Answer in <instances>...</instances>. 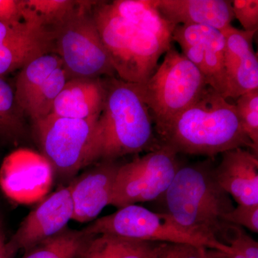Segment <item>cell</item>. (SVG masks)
I'll return each mask as SVG.
<instances>
[{"label":"cell","mask_w":258,"mask_h":258,"mask_svg":"<svg viewBox=\"0 0 258 258\" xmlns=\"http://www.w3.org/2000/svg\"><path fill=\"white\" fill-rule=\"evenodd\" d=\"M157 137L161 145L170 148L176 154L213 158L237 148H249L254 153L235 103L209 86L195 103Z\"/></svg>","instance_id":"6da1fadb"},{"label":"cell","mask_w":258,"mask_h":258,"mask_svg":"<svg viewBox=\"0 0 258 258\" xmlns=\"http://www.w3.org/2000/svg\"><path fill=\"white\" fill-rule=\"evenodd\" d=\"M24 117L14 88L0 76V138L10 143H18L25 134Z\"/></svg>","instance_id":"603a6c76"},{"label":"cell","mask_w":258,"mask_h":258,"mask_svg":"<svg viewBox=\"0 0 258 258\" xmlns=\"http://www.w3.org/2000/svg\"><path fill=\"white\" fill-rule=\"evenodd\" d=\"M120 164L101 161L70 184L74 205L72 220L91 222L109 205L115 176Z\"/></svg>","instance_id":"5bb4252c"},{"label":"cell","mask_w":258,"mask_h":258,"mask_svg":"<svg viewBox=\"0 0 258 258\" xmlns=\"http://www.w3.org/2000/svg\"><path fill=\"white\" fill-rule=\"evenodd\" d=\"M172 41L203 75L209 87L223 96L225 91V40L220 30L205 25H177Z\"/></svg>","instance_id":"7c38bea8"},{"label":"cell","mask_w":258,"mask_h":258,"mask_svg":"<svg viewBox=\"0 0 258 258\" xmlns=\"http://www.w3.org/2000/svg\"><path fill=\"white\" fill-rule=\"evenodd\" d=\"M52 33L42 34L0 46V76L22 69L29 62L50 52Z\"/></svg>","instance_id":"7402d4cb"},{"label":"cell","mask_w":258,"mask_h":258,"mask_svg":"<svg viewBox=\"0 0 258 258\" xmlns=\"http://www.w3.org/2000/svg\"><path fill=\"white\" fill-rule=\"evenodd\" d=\"M219 252L220 251L205 247H195V249L184 258H216Z\"/></svg>","instance_id":"d6a6232c"},{"label":"cell","mask_w":258,"mask_h":258,"mask_svg":"<svg viewBox=\"0 0 258 258\" xmlns=\"http://www.w3.org/2000/svg\"><path fill=\"white\" fill-rule=\"evenodd\" d=\"M214 169L217 182L237 205H258V157L253 152L237 148L222 153Z\"/></svg>","instance_id":"9a60e30c"},{"label":"cell","mask_w":258,"mask_h":258,"mask_svg":"<svg viewBox=\"0 0 258 258\" xmlns=\"http://www.w3.org/2000/svg\"><path fill=\"white\" fill-rule=\"evenodd\" d=\"M99 117L74 119L49 114L33 122L42 155L57 176L69 179L98 162Z\"/></svg>","instance_id":"52a82bcc"},{"label":"cell","mask_w":258,"mask_h":258,"mask_svg":"<svg viewBox=\"0 0 258 258\" xmlns=\"http://www.w3.org/2000/svg\"><path fill=\"white\" fill-rule=\"evenodd\" d=\"M106 99L98 124V158H118L161 147L142 85L105 77Z\"/></svg>","instance_id":"7a4b0ae2"},{"label":"cell","mask_w":258,"mask_h":258,"mask_svg":"<svg viewBox=\"0 0 258 258\" xmlns=\"http://www.w3.org/2000/svg\"><path fill=\"white\" fill-rule=\"evenodd\" d=\"M209 163L179 167L165 192L167 213L186 230L218 240L224 217L235 206ZM220 241V240H219Z\"/></svg>","instance_id":"3957f363"},{"label":"cell","mask_w":258,"mask_h":258,"mask_svg":"<svg viewBox=\"0 0 258 258\" xmlns=\"http://www.w3.org/2000/svg\"><path fill=\"white\" fill-rule=\"evenodd\" d=\"M111 5L115 14L134 26L154 34L167 43L172 42L176 26L161 16L152 0H115Z\"/></svg>","instance_id":"ac0fdd59"},{"label":"cell","mask_w":258,"mask_h":258,"mask_svg":"<svg viewBox=\"0 0 258 258\" xmlns=\"http://www.w3.org/2000/svg\"><path fill=\"white\" fill-rule=\"evenodd\" d=\"M6 239L0 223V258H10L6 248Z\"/></svg>","instance_id":"836d02e7"},{"label":"cell","mask_w":258,"mask_h":258,"mask_svg":"<svg viewBox=\"0 0 258 258\" xmlns=\"http://www.w3.org/2000/svg\"><path fill=\"white\" fill-rule=\"evenodd\" d=\"M177 154L160 147L120 164L115 176L109 205L120 209L152 201L165 194L180 167Z\"/></svg>","instance_id":"9c48e42d"},{"label":"cell","mask_w":258,"mask_h":258,"mask_svg":"<svg viewBox=\"0 0 258 258\" xmlns=\"http://www.w3.org/2000/svg\"><path fill=\"white\" fill-rule=\"evenodd\" d=\"M53 169L41 154L19 149L5 158L0 169V186L7 197L19 203H32L50 189Z\"/></svg>","instance_id":"8fae6325"},{"label":"cell","mask_w":258,"mask_h":258,"mask_svg":"<svg viewBox=\"0 0 258 258\" xmlns=\"http://www.w3.org/2000/svg\"><path fill=\"white\" fill-rule=\"evenodd\" d=\"M25 3L43 28L50 32L73 14L80 4L76 0H25Z\"/></svg>","instance_id":"d4e9b609"},{"label":"cell","mask_w":258,"mask_h":258,"mask_svg":"<svg viewBox=\"0 0 258 258\" xmlns=\"http://www.w3.org/2000/svg\"><path fill=\"white\" fill-rule=\"evenodd\" d=\"M96 235L86 227L78 230L66 227L25 252L21 258H81Z\"/></svg>","instance_id":"ffe728a7"},{"label":"cell","mask_w":258,"mask_h":258,"mask_svg":"<svg viewBox=\"0 0 258 258\" xmlns=\"http://www.w3.org/2000/svg\"><path fill=\"white\" fill-rule=\"evenodd\" d=\"M74 215L71 187L57 189L29 213L9 240L6 248L10 258L19 251H28L53 237L66 227Z\"/></svg>","instance_id":"30bf717a"},{"label":"cell","mask_w":258,"mask_h":258,"mask_svg":"<svg viewBox=\"0 0 258 258\" xmlns=\"http://www.w3.org/2000/svg\"><path fill=\"white\" fill-rule=\"evenodd\" d=\"M162 243L100 234L90 242L81 258H151Z\"/></svg>","instance_id":"d6986e66"},{"label":"cell","mask_w":258,"mask_h":258,"mask_svg":"<svg viewBox=\"0 0 258 258\" xmlns=\"http://www.w3.org/2000/svg\"><path fill=\"white\" fill-rule=\"evenodd\" d=\"M232 8L235 18L240 22L244 31H257V0H234Z\"/></svg>","instance_id":"f1b7e54d"},{"label":"cell","mask_w":258,"mask_h":258,"mask_svg":"<svg viewBox=\"0 0 258 258\" xmlns=\"http://www.w3.org/2000/svg\"><path fill=\"white\" fill-rule=\"evenodd\" d=\"M224 221L258 232V205H238L224 217Z\"/></svg>","instance_id":"f546056e"},{"label":"cell","mask_w":258,"mask_h":258,"mask_svg":"<svg viewBox=\"0 0 258 258\" xmlns=\"http://www.w3.org/2000/svg\"><path fill=\"white\" fill-rule=\"evenodd\" d=\"M47 32H50L32 27L13 26L0 22V46Z\"/></svg>","instance_id":"4dcf8cb0"},{"label":"cell","mask_w":258,"mask_h":258,"mask_svg":"<svg viewBox=\"0 0 258 258\" xmlns=\"http://www.w3.org/2000/svg\"><path fill=\"white\" fill-rule=\"evenodd\" d=\"M98 1H80L77 9L51 30L52 47L70 79L115 77V70L93 15Z\"/></svg>","instance_id":"8992f818"},{"label":"cell","mask_w":258,"mask_h":258,"mask_svg":"<svg viewBox=\"0 0 258 258\" xmlns=\"http://www.w3.org/2000/svg\"><path fill=\"white\" fill-rule=\"evenodd\" d=\"M225 40V91L227 99H237L244 93L258 89V59L254 51L255 32L232 26L221 30Z\"/></svg>","instance_id":"4fadbf2b"},{"label":"cell","mask_w":258,"mask_h":258,"mask_svg":"<svg viewBox=\"0 0 258 258\" xmlns=\"http://www.w3.org/2000/svg\"><path fill=\"white\" fill-rule=\"evenodd\" d=\"M208 87L200 70L171 45L155 72L142 85L156 135L195 103Z\"/></svg>","instance_id":"5b68a950"},{"label":"cell","mask_w":258,"mask_h":258,"mask_svg":"<svg viewBox=\"0 0 258 258\" xmlns=\"http://www.w3.org/2000/svg\"><path fill=\"white\" fill-rule=\"evenodd\" d=\"M168 22L177 25H205L221 30L235 19L229 0H152Z\"/></svg>","instance_id":"2e32d148"},{"label":"cell","mask_w":258,"mask_h":258,"mask_svg":"<svg viewBox=\"0 0 258 258\" xmlns=\"http://www.w3.org/2000/svg\"><path fill=\"white\" fill-rule=\"evenodd\" d=\"M106 95L105 77L70 79L54 102L50 114L74 119L99 117Z\"/></svg>","instance_id":"e0dca14e"},{"label":"cell","mask_w":258,"mask_h":258,"mask_svg":"<svg viewBox=\"0 0 258 258\" xmlns=\"http://www.w3.org/2000/svg\"><path fill=\"white\" fill-rule=\"evenodd\" d=\"M218 240L232 249L226 258H258L257 241L240 226L225 222L218 235Z\"/></svg>","instance_id":"484cf974"},{"label":"cell","mask_w":258,"mask_h":258,"mask_svg":"<svg viewBox=\"0 0 258 258\" xmlns=\"http://www.w3.org/2000/svg\"><path fill=\"white\" fill-rule=\"evenodd\" d=\"M93 15L118 79L145 84L171 44L120 18L112 9L111 3L97 2Z\"/></svg>","instance_id":"277c9868"},{"label":"cell","mask_w":258,"mask_h":258,"mask_svg":"<svg viewBox=\"0 0 258 258\" xmlns=\"http://www.w3.org/2000/svg\"><path fill=\"white\" fill-rule=\"evenodd\" d=\"M193 246L182 244L162 243L151 258H184L195 249Z\"/></svg>","instance_id":"1f68e13d"},{"label":"cell","mask_w":258,"mask_h":258,"mask_svg":"<svg viewBox=\"0 0 258 258\" xmlns=\"http://www.w3.org/2000/svg\"><path fill=\"white\" fill-rule=\"evenodd\" d=\"M70 80L63 66L56 69L32 96L25 114L33 122L45 118L51 113L56 98Z\"/></svg>","instance_id":"cb8c5ba5"},{"label":"cell","mask_w":258,"mask_h":258,"mask_svg":"<svg viewBox=\"0 0 258 258\" xmlns=\"http://www.w3.org/2000/svg\"><path fill=\"white\" fill-rule=\"evenodd\" d=\"M86 228L93 235L111 234L134 240L187 244L232 253L227 244L186 230L169 214L156 213L137 205L97 219Z\"/></svg>","instance_id":"ba28073f"},{"label":"cell","mask_w":258,"mask_h":258,"mask_svg":"<svg viewBox=\"0 0 258 258\" xmlns=\"http://www.w3.org/2000/svg\"><path fill=\"white\" fill-rule=\"evenodd\" d=\"M61 66L60 57L57 54L48 52L35 57L21 69L17 78L15 91L17 101L24 113L37 90Z\"/></svg>","instance_id":"44dd1931"},{"label":"cell","mask_w":258,"mask_h":258,"mask_svg":"<svg viewBox=\"0 0 258 258\" xmlns=\"http://www.w3.org/2000/svg\"><path fill=\"white\" fill-rule=\"evenodd\" d=\"M225 253H223V252H219L218 254H217L216 258H224L225 256Z\"/></svg>","instance_id":"e575fe53"},{"label":"cell","mask_w":258,"mask_h":258,"mask_svg":"<svg viewBox=\"0 0 258 258\" xmlns=\"http://www.w3.org/2000/svg\"><path fill=\"white\" fill-rule=\"evenodd\" d=\"M0 22L13 26L32 27L47 30L25 0H0Z\"/></svg>","instance_id":"83f0119b"},{"label":"cell","mask_w":258,"mask_h":258,"mask_svg":"<svg viewBox=\"0 0 258 258\" xmlns=\"http://www.w3.org/2000/svg\"><path fill=\"white\" fill-rule=\"evenodd\" d=\"M237 115L244 133L258 153V89L244 93L236 99Z\"/></svg>","instance_id":"4316f807"}]
</instances>
